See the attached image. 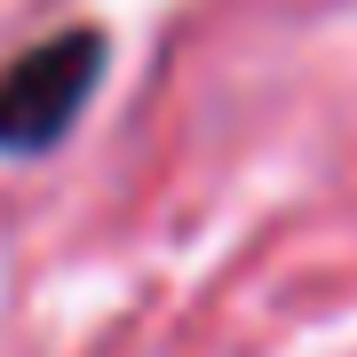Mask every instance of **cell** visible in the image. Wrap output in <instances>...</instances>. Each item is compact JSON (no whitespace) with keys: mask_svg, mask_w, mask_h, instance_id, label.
Returning a JSON list of instances; mask_svg holds the SVG:
<instances>
[{"mask_svg":"<svg viewBox=\"0 0 357 357\" xmlns=\"http://www.w3.org/2000/svg\"><path fill=\"white\" fill-rule=\"evenodd\" d=\"M96 79H103V40L96 32H56L40 48H24L0 72V151H48L88 112Z\"/></svg>","mask_w":357,"mask_h":357,"instance_id":"6da1fadb","label":"cell"}]
</instances>
